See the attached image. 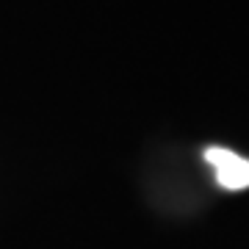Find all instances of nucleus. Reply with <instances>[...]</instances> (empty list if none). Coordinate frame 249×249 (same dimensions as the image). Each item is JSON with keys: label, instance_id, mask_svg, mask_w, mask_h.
Here are the masks:
<instances>
[{"label": "nucleus", "instance_id": "nucleus-1", "mask_svg": "<svg viewBox=\"0 0 249 249\" xmlns=\"http://www.w3.org/2000/svg\"><path fill=\"white\" fill-rule=\"evenodd\" d=\"M205 160L216 169V180L219 186L227 188V191H241V188H249V160L235 155L232 150H224V147H211L205 152Z\"/></svg>", "mask_w": 249, "mask_h": 249}]
</instances>
